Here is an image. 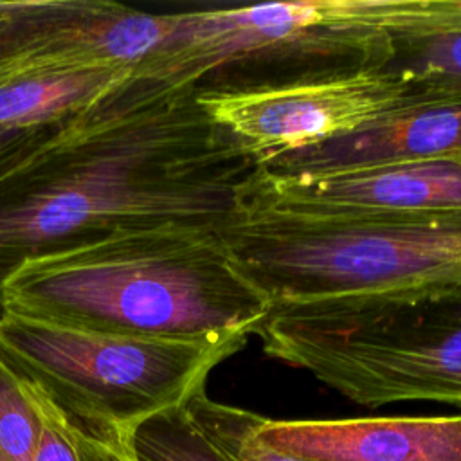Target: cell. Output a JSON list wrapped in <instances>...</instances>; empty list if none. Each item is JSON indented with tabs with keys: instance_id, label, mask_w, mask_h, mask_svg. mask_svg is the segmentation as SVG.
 Here are the masks:
<instances>
[{
	"instance_id": "277c9868",
	"label": "cell",
	"mask_w": 461,
	"mask_h": 461,
	"mask_svg": "<svg viewBox=\"0 0 461 461\" xmlns=\"http://www.w3.org/2000/svg\"><path fill=\"white\" fill-rule=\"evenodd\" d=\"M263 351L364 407H461V285L335 308L272 312Z\"/></svg>"
},
{
	"instance_id": "d6986e66",
	"label": "cell",
	"mask_w": 461,
	"mask_h": 461,
	"mask_svg": "<svg viewBox=\"0 0 461 461\" xmlns=\"http://www.w3.org/2000/svg\"><path fill=\"white\" fill-rule=\"evenodd\" d=\"M65 124L67 122L41 128H0V178L32 149L56 135Z\"/></svg>"
},
{
	"instance_id": "3957f363",
	"label": "cell",
	"mask_w": 461,
	"mask_h": 461,
	"mask_svg": "<svg viewBox=\"0 0 461 461\" xmlns=\"http://www.w3.org/2000/svg\"><path fill=\"white\" fill-rule=\"evenodd\" d=\"M220 240L268 313L355 306L461 285V214L312 218L243 209Z\"/></svg>"
},
{
	"instance_id": "9c48e42d",
	"label": "cell",
	"mask_w": 461,
	"mask_h": 461,
	"mask_svg": "<svg viewBox=\"0 0 461 461\" xmlns=\"http://www.w3.org/2000/svg\"><path fill=\"white\" fill-rule=\"evenodd\" d=\"M243 209L312 218L461 214V151L312 176L270 175L258 169Z\"/></svg>"
},
{
	"instance_id": "ba28073f",
	"label": "cell",
	"mask_w": 461,
	"mask_h": 461,
	"mask_svg": "<svg viewBox=\"0 0 461 461\" xmlns=\"http://www.w3.org/2000/svg\"><path fill=\"white\" fill-rule=\"evenodd\" d=\"M198 99L258 164L344 137L412 106L409 90L376 68L247 90H200Z\"/></svg>"
},
{
	"instance_id": "5bb4252c",
	"label": "cell",
	"mask_w": 461,
	"mask_h": 461,
	"mask_svg": "<svg viewBox=\"0 0 461 461\" xmlns=\"http://www.w3.org/2000/svg\"><path fill=\"white\" fill-rule=\"evenodd\" d=\"M184 409L223 461H306L295 454L279 450L258 436L261 414L216 402L207 396L205 387L184 402Z\"/></svg>"
},
{
	"instance_id": "30bf717a",
	"label": "cell",
	"mask_w": 461,
	"mask_h": 461,
	"mask_svg": "<svg viewBox=\"0 0 461 461\" xmlns=\"http://www.w3.org/2000/svg\"><path fill=\"white\" fill-rule=\"evenodd\" d=\"M258 436L306 461H461L459 416L261 420Z\"/></svg>"
},
{
	"instance_id": "8992f818",
	"label": "cell",
	"mask_w": 461,
	"mask_h": 461,
	"mask_svg": "<svg viewBox=\"0 0 461 461\" xmlns=\"http://www.w3.org/2000/svg\"><path fill=\"white\" fill-rule=\"evenodd\" d=\"M243 346L79 331L7 312L0 317L4 360L70 420L112 432L182 405Z\"/></svg>"
},
{
	"instance_id": "8fae6325",
	"label": "cell",
	"mask_w": 461,
	"mask_h": 461,
	"mask_svg": "<svg viewBox=\"0 0 461 461\" xmlns=\"http://www.w3.org/2000/svg\"><path fill=\"white\" fill-rule=\"evenodd\" d=\"M461 151V101L405 106L339 139L259 162L270 175L312 176Z\"/></svg>"
},
{
	"instance_id": "7c38bea8",
	"label": "cell",
	"mask_w": 461,
	"mask_h": 461,
	"mask_svg": "<svg viewBox=\"0 0 461 461\" xmlns=\"http://www.w3.org/2000/svg\"><path fill=\"white\" fill-rule=\"evenodd\" d=\"M131 79L117 68H47L0 79V128L68 122L117 85Z\"/></svg>"
},
{
	"instance_id": "2e32d148",
	"label": "cell",
	"mask_w": 461,
	"mask_h": 461,
	"mask_svg": "<svg viewBox=\"0 0 461 461\" xmlns=\"http://www.w3.org/2000/svg\"><path fill=\"white\" fill-rule=\"evenodd\" d=\"M43 420L22 378L0 355V461H38Z\"/></svg>"
},
{
	"instance_id": "7a4b0ae2",
	"label": "cell",
	"mask_w": 461,
	"mask_h": 461,
	"mask_svg": "<svg viewBox=\"0 0 461 461\" xmlns=\"http://www.w3.org/2000/svg\"><path fill=\"white\" fill-rule=\"evenodd\" d=\"M4 312L79 331L245 344L268 304L234 268L220 232L142 230L20 265Z\"/></svg>"
},
{
	"instance_id": "4fadbf2b",
	"label": "cell",
	"mask_w": 461,
	"mask_h": 461,
	"mask_svg": "<svg viewBox=\"0 0 461 461\" xmlns=\"http://www.w3.org/2000/svg\"><path fill=\"white\" fill-rule=\"evenodd\" d=\"M378 70L391 74L409 90L412 106L461 101V23L389 36Z\"/></svg>"
},
{
	"instance_id": "52a82bcc",
	"label": "cell",
	"mask_w": 461,
	"mask_h": 461,
	"mask_svg": "<svg viewBox=\"0 0 461 461\" xmlns=\"http://www.w3.org/2000/svg\"><path fill=\"white\" fill-rule=\"evenodd\" d=\"M184 13L108 0H0V79L47 68H117L176 83Z\"/></svg>"
},
{
	"instance_id": "6da1fadb",
	"label": "cell",
	"mask_w": 461,
	"mask_h": 461,
	"mask_svg": "<svg viewBox=\"0 0 461 461\" xmlns=\"http://www.w3.org/2000/svg\"><path fill=\"white\" fill-rule=\"evenodd\" d=\"M198 92L126 79L0 178V317L4 283L25 261L128 232H220L236 220L259 164Z\"/></svg>"
},
{
	"instance_id": "5b68a950",
	"label": "cell",
	"mask_w": 461,
	"mask_h": 461,
	"mask_svg": "<svg viewBox=\"0 0 461 461\" xmlns=\"http://www.w3.org/2000/svg\"><path fill=\"white\" fill-rule=\"evenodd\" d=\"M450 0H306L184 13L176 83L207 90L238 72L294 67L297 81L380 68L391 34L445 16Z\"/></svg>"
},
{
	"instance_id": "9a60e30c",
	"label": "cell",
	"mask_w": 461,
	"mask_h": 461,
	"mask_svg": "<svg viewBox=\"0 0 461 461\" xmlns=\"http://www.w3.org/2000/svg\"><path fill=\"white\" fill-rule=\"evenodd\" d=\"M115 434L133 461H223L191 423L184 403Z\"/></svg>"
},
{
	"instance_id": "e0dca14e",
	"label": "cell",
	"mask_w": 461,
	"mask_h": 461,
	"mask_svg": "<svg viewBox=\"0 0 461 461\" xmlns=\"http://www.w3.org/2000/svg\"><path fill=\"white\" fill-rule=\"evenodd\" d=\"M43 420L38 461H79L67 414L56 407L36 385L25 380Z\"/></svg>"
},
{
	"instance_id": "ac0fdd59",
	"label": "cell",
	"mask_w": 461,
	"mask_h": 461,
	"mask_svg": "<svg viewBox=\"0 0 461 461\" xmlns=\"http://www.w3.org/2000/svg\"><path fill=\"white\" fill-rule=\"evenodd\" d=\"M68 423L79 461H133L115 432L97 430L70 418Z\"/></svg>"
}]
</instances>
